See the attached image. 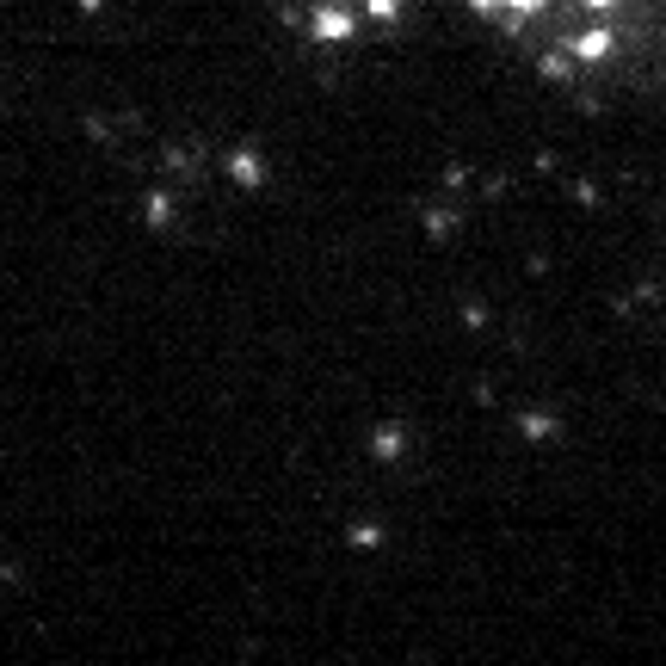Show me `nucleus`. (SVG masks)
<instances>
[{
	"mask_svg": "<svg viewBox=\"0 0 666 666\" xmlns=\"http://www.w3.org/2000/svg\"><path fill=\"white\" fill-rule=\"evenodd\" d=\"M629 296H636V309H654V303H660V278H642Z\"/></svg>",
	"mask_w": 666,
	"mask_h": 666,
	"instance_id": "f8f14e48",
	"label": "nucleus"
},
{
	"mask_svg": "<svg viewBox=\"0 0 666 666\" xmlns=\"http://www.w3.org/2000/svg\"><path fill=\"white\" fill-rule=\"evenodd\" d=\"M173 216H179V204H173V192H167V185L142 192V222H148L155 235H167V229H173Z\"/></svg>",
	"mask_w": 666,
	"mask_h": 666,
	"instance_id": "0eeeda50",
	"label": "nucleus"
},
{
	"mask_svg": "<svg viewBox=\"0 0 666 666\" xmlns=\"http://www.w3.org/2000/svg\"><path fill=\"white\" fill-rule=\"evenodd\" d=\"M364 19H370L364 0H315L309 7V37L315 44H352Z\"/></svg>",
	"mask_w": 666,
	"mask_h": 666,
	"instance_id": "f257e3e1",
	"label": "nucleus"
},
{
	"mask_svg": "<svg viewBox=\"0 0 666 666\" xmlns=\"http://www.w3.org/2000/svg\"><path fill=\"white\" fill-rule=\"evenodd\" d=\"M74 7H81V13L93 19V13H105V0H74Z\"/></svg>",
	"mask_w": 666,
	"mask_h": 666,
	"instance_id": "f3484780",
	"label": "nucleus"
},
{
	"mask_svg": "<svg viewBox=\"0 0 666 666\" xmlns=\"http://www.w3.org/2000/svg\"><path fill=\"white\" fill-rule=\"evenodd\" d=\"M346 543H352V549H383V525H370V518H358V525L346 531Z\"/></svg>",
	"mask_w": 666,
	"mask_h": 666,
	"instance_id": "9d476101",
	"label": "nucleus"
},
{
	"mask_svg": "<svg viewBox=\"0 0 666 666\" xmlns=\"http://www.w3.org/2000/svg\"><path fill=\"white\" fill-rule=\"evenodd\" d=\"M568 198H574L580 210H599V204H605V198H599V185H592V179H574V185H568Z\"/></svg>",
	"mask_w": 666,
	"mask_h": 666,
	"instance_id": "9b49d317",
	"label": "nucleus"
},
{
	"mask_svg": "<svg viewBox=\"0 0 666 666\" xmlns=\"http://www.w3.org/2000/svg\"><path fill=\"white\" fill-rule=\"evenodd\" d=\"M574 7H586V13H617L623 0H574Z\"/></svg>",
	"mask_w": 666,
	"mask_h": 666,
	"instance_id": "dca6fc26",
	"label": "nucleus"
},
{
	"mask_svg": "<svg viewBox=\"0 0 666 666\" xmlns=\"http://www.w3.org/2000/svg\"><path fill=\"white\" fill-rule=\"evenodd\" d=\"M222 167H229V179L241 185V192H259V185L272 179V167L259 161V148H229V161H222Z\"/></svg>",
	"mask_w": 666,
	"mask_h": 666,
	"instance_id": "423d86ee",
	"label": "nucleus"
},
{
	"mask_svg": "<svg viewBox=\"0 0 666 666\" xmlns=\"http://www.w3.org/2000/svg\"><path fill=\"white\" fill-rule=\"evenodd\" d=\"M512 432L525 438V444H555V438H562V414H549V407H518Z\"/></svg>",
	"mask_w": 666,
	"mask_h": 666,
	"instance_id": "39448f33",
	"label": "nucleus"
},
{
	"mask_svg": "<svg viewBox=\"0 0 666 666\" xmlns=\"http://www.w3.org/2000/svg\"><path fill=\"white\" fill-rule=\"evenodd\" d=\"M457 321H463V327H488V303H463Z\"/></svg>",
	"mask_w": 666,
	"mask_h": 666,
	"instance_id": "4468645a",
	"label": "nucleus"
},
{
	"mask_svg": "<svg viewBox=\"0 0 666 666\" xmlns=\"http://www.w3.org/2000/svg\"><path fill=\"white\" fill-rule=\"evenodd\" d=\"M370 457H377V463H401L407 457V432L401 426H370Z\"/></svg>",
	"mask_w": 666,
	"mask_h": 666,
	"instance_id": "6e6552de",
	"label": "nucleus"
},
{
	"mask_svg": "<svg viewBox=\"0 0 666 666\" xmlns=\"http://www.w3.org/2000/svg\"><path fill=\"white\" fill-rule=\"evenodd\" d=\"M395 7H401V0H364V13H370V19H395Z\"/></svg>",
	"mask_w": 666,
	"mask_h": 666,
	"instance_id": "2eb2a0df",
	"label": "nucleus"
},
{
	"mask_svg": "<svg viewBox=\"0 0 666 666\" xmlns=\"http://www.w3.org/2000/svg\"><path fill=\"white\" fill-rule=\"evenodd\" d=\"M568 50L580 56V68H599L617 56V31L611 25H586V31H568Z\"/></svg>",
	"mask_w": 666,
	"mask_h": 666,
	"instance_id": "7ed1b4c3",
	"label": "nucleus"
},
{
	"mask_svg": "<svg viewBox=\"0 0 666 666\" xmlns=\"http://www.w3.org/2000/svg\"><path fill=\"white\" fill-rule=\"evenodd\" d=\"M444 192H469V167H463V161L444 167Z\"/></svg>",
	"mask_w": 666,
	"mask_h": 666,
	"instance_id": "ddd939ff",
	"label": "nucleus"
},
{
	"mask_svg": "<svg viewBox=\"0 0 666 666\" xmlns=\"http://www.w3.org/2000/svg\"><path fill=\"white\" fill-rule=\"evenodd\" d=\"M475 13H488V19H500V31L506 37H518L531 19H543L549 13V0H469Z\"/></svg>",
	"mask_w": 666,
	"mask_h": 666,
	"instance_id": "f03ea898",
	"label": "nucleus"
},
{
	"mask_svg": "<svg viewBox=\"0 0 666 666\" xmlns=\"http://www.w3.org/2000/svg\"><path fill=\"white\" fill-rule=\"evenodd\" d=\"M537 74L549 87H574V74H580V56L568 50V37H555V44H543L537 50Z\"/></svg>",
	"mask_w": 666,
	"mask_h": 666,
	"instance_id": "20e7f679",
	"label": "nucleus"
},
{
	"mask_svg": "<svg viewBox=\"0 0 666 666\" xmlns=\"http://www.w3.org/2000/svg\"><path fill=\"white\" fill-rule=\"evenodd\" d=\"M420 229H426V241H451L457 235V210L451 204H426L420 210Z\"/></svg>",
	"mask_w": 666,
	"mask_h": 666,
	"instance_id": "1a4fd4ad",
	"label": "nucleus"
}]
</instances>
